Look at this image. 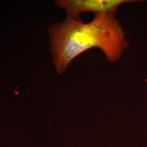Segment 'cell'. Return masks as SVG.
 Masks as SVG:
<instances>
[{
  "label": "cell",
  "mask_w": 147,
  "mask_h": 147,
  "mask_svg": "<svg viewBox=\"0 0 147 147\" xmlns=\"http://www.w3.org/2000/svg\"><path fill=\"white\" fill-rule=\"evenodd\" d=\"M116 13L117 11L96 15L88 23L67 16L50 26L48 33L58 74L64 73L73 59L93 47L100 49L110 63L121 59L123 51L130 45Z\"/></svg>",
  "instance_id": "1"
},
{
  "label": "cell",
  "mask_w": 147,
  "mask_h": 147,
  "mask_svg": "<svg viewBox=\"0 0 147 147\" xmlns=\"http://www.w3.org/2000/svg\"><path fill=\"white\" fill-rule=\"evenodd\" d=\"M140 2L135 0H57L55 3L62 8L67 16L82 21L80 15L83 12H92L96 15L116 11L123 3Z\"/></svg>",
  "instance_id": "2"
}]
</instances>
